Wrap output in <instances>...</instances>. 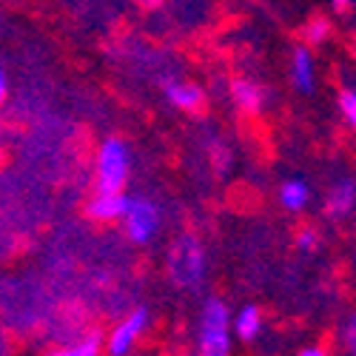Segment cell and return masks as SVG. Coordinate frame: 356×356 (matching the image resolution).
<instances>
[{"mask_svg": "<svg viewBox=\"0 0 356 356\" xmlns=\"http://www.w3.org/2000/svg\"><path fill=\"white\" fill-rule=\"evenodd\" d=\"M197 348L205 356L231 353V311H228V305L222 300H217V296H211V300L202 305Z\"/></svg>", "mask_w": 356, "mask_h": 356, "instance_id": "cell-1", "label": "cell"}, {"mask_svg": "<svg viewBox=\"0 0 356 356\" xmlns=\"http://www.w3.org/2000/svg\"><path fill=\"white\" fill-rule=\"evenodd\" d=\"M131 171L129 145L120 137H106L95 157V186L97 191H123Z\"/></svg>", "mask_w": 356, "mask_h": 356, "instance_id": "cell-2", "label": "cell"}, {"mask_svg": "<svg viewBox=\"0 0 356 356\" xmlns=\"http://www.w3.org/2000/svg\"><path fill=\"white\" fill-rule=\"evenodd\" d=\"M165 268H168V277L174 285H180V288H197L205 277V254H202V245L197 236L186 234L180 236L168 257H165Z\"/></svg>", "mask_w": 356, "mask_h": 356, "instance_id": "cell-3", "label": "cell"}, {"mask_svg": "<svg viewBox=\"0 0 356 356\" xmlns=\"http://www.w3.org/2000/svg\"><path fill=\"white\" fill-rule=\"evenodd\" d=\"M120 222H123L126 236L134 245H148V243H154V236L160 234L163 217H160V209L152 200L131 197V202H129V209H126Z\"/></svg>", "mask_w": 356, "mask_h": 356, "instance_id": "cell-4", "label": "cell"}, {"mask_svg": "<svg viewBox=\"0 0 356 356\" xmlns=\"http://www.w3.org/2000/svg\"><path fill=\"white\" fill-rule=\"evenodd\" d=\"M145 328H148V311H145V308L131 311L126 319H120V322H117L114 328H111L108 339L103 342L106 353H111V356H126V353H131V350L137 348V342L143 339Z\"/></svg>", "mask_w": 356, "mask_h": 356, "instance_id": "cell-5", "label": "cell"}, {"mask_svg": "<svg viewBox=\"0 0 356 356\" xmlns=\"http://www.w3.org/2000/svg\"><path fill=\"white\" fill-rule=\"evenodd\" d=\"M129 202H131V197L123 191H97L86 202V214L95 222H120Z\"/></svg>", "mask_w": 356, "mask_h": 356, "instance_id": "cell-6", "label": "cell"}, {"mask_svg": "<svg viewBox=\"0 0 356 356\" xmlns=\"http://www.w3.org/2000/svg\"><path fill=\"white\" fill-rule=\"evenodd\" d=\"M231 100L245 117H259L268 103V92L251 77H234L231 80Z\"/></svg>", "mask_w": 356, "mask_h": 356, "instance_id": "cell-7", "label": "cell"}, {"mask_svg": "<svg viewBox=\"0 0 356 356\" xmlns=\"http://www.w3.org/2000/svg\"><path fill=\"white\" fill-rule=\"evenodd\" d=\"M353 209H356V180L353 177H342L325 197V214L331 220H345L353 214Z\"/></svg>", "mask_w": 356, "mask_h": 356, "instance_id": "cell-8", "label": "cell"}, {"mask_svg": "<svg viewBox=\"0 0 356 356\" xmlns=\"http://www.w3.org/2000/svg\"><path fill=\"white\" fill-rule=\"evenodd\" d=\"M291 80L296 86V92L314 95V88H316V63H314L311 46H296L293 49V54H291Z\"/></svg>", "mask_w": 356, "mask_h": 356, "instance_id": "cell-9", "label": "cell"}, {"mask_svg": "<svg viewBox=\"0 0 356 356\" xmlns=\"http://www.w3.org/2000/svg\"><path fill=\"white\" fill-rule=\"evenodd\" d=\"M165 97L174 108L180 111H200L202 103H205V92L197 86V83H168L165 86Z\"/></svg>", "mask_w": 356, "mask_h": 356, "instance_id": "cell-10", "label": "cell"}, {"mask_svg": "<svg viewBox=\"0 0 356 356\" xmlns=\"http://www.w3.org/2000/svg\"><path fill=\"white\" fill-rule=\"evenodd\" d=\"M280 205L285 211H291V214H300V211H305V205L311 202V186L305 183V180H285L282 186H280Z\"/></svg>", "mask_w": 356, "mask_h": 356, "instance_id": "cell-11", "label": "cell"}, {"mask_svg": "<svg viewBox=\"0 0 356 356\" xmlns=\"http://www.w3.org/2000/svg\"><path fill=\"white\" fill-rule=\"evenodd\" d=\"M231 331L236 334V339L243 342H254L262 331V314L257 305H245L236 311V316H231Z\"/></svg>", "mask_w": 356, "mask_h": 356, "instance_id": "cell-12", "label": "cell"}, {"mask_svg": "<svg viewBox=\"0 0 356 356\" xmlns=\"http://www.w3.org/2000/svg\"><path fill=\"white\" fill-rule=\"evenodd\" d=\"M328 38H331V20H328V17H314V20L305 23V29H302L305 46H322Z\"/></svg>", "mask_w": 356, "mask_h": 356, "instance_id": "cell-13", "label": "cell"}, {"mask_svg": "<svg viewBox=\"0 0 356 356\" xmlns=\"http://www.w3.org/2000/svg\"><path fill=\"white\" fill-rule=\"evenodd\" d=\"M103 337L100 334H88V337H83L80 342H74V345H69V348H60L57 353H63V356H97L100 350H103Z\"/></svg>", "mask_w": 356, "mask_h": 356, "instance_id": "cell-14", "label": "cell"}, {"mask_svg": "<svg viewBox=\"0 0 356 356\" xmlns=\"http://www.w3.org/2000/svg\"><path fill=\"white\" fill-rule=\"evenodd\" d=\"M339 111L345 117L348 129L356 131V86H345L342 95H339Z\"/></svg>", "mask_w": 356, "mask_h": 356, "instance_id": "cell-15", "label": "cell"}, {"mask_svg": "<svg viewBox=\"0 0 356 356\" xmlns=\"http://www.w3.org/2000/svg\"><path fill=\"white\" fill-rule=\"evenodd\" d=\"M296 248H300L302 254H316V251L322 248V236H319V231L311 228V225L300 228V234H296Z\"/></svg>", "mask_w": 356, "mask_h": 356, "instance_id": "cell-16", "label": "cell"}, {"mask_svg": "<svg viewBox=\"0 0 356 356\" xmlns=\"http://www.w3.org/2000/svg\"><path fill=\"white\" fill-rule=\"evenodd\" d=\"M342 348L356 356V311H353V314L345 319V325H342Z\"/></svg>", "mask_w": 356, "mask_h": 356, "instance_id": "cell-17", "label": "cell"}, {"mask_svg": "<svg viewBox=\"0 0 356 356\" xmlns=\"http://www.w3.org/2000/svg\"><path fill=\"white\" fill-rule=\"evenodd\" d=\"M6 97H9V77L3 69H0V106L6 103Z\"/></svg>", "mask_w": 356, "mask_h": 356, "instance_id": "cell-18", "label": "cell"}, {"mask_svg": "<svg viewBox=\"0 0 356 356\" xmlns=\"http://www.w3.org/2000/svg\"><path fill=\"white\" fill-rule=\"evenodd\" d=\"M325 353H328V348H322V345H305L300 350V356H325Z\"/></svg>", "mask_w": 356, "mask_h": 356, "instance_id": "cell-19", "label": "cell"}, {"mask_svg": "<svg viewBox=\"0 0 356 356\" xmlns=\"http://www.w3.org/2000/svg\"><path fill=\"white\" fill-rule=\"evenodd\" d=\"M137 3L143 9H157V6H163V0H137Z\"/></svg>", "mask_w": 356, "mask_h": 356, "instance_id": "cell-20", "label": "cell"}, {"mask_svg": "<svg viewBox=\"0 0 356 356\" xmlns=\"http://www.w3.org/2000/svg\"><path fill=\"white\" fill-rule=\"evenodd\" d=\"M350 3H353V0H334V6H337V9H348Z\"/></svg>", "mask_w": 356, "mask_h": 356, "instance_id": "cell-21", "label": "cell"}]
</instances>
